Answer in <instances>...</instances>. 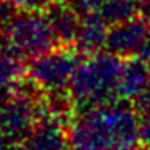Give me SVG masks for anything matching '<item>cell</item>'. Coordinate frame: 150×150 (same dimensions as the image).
<instances>
[{"mask_svg":"<svg viewBox=\"0 0 150 150\" xmlns=\"http://www.w3.org/2000/svg\"><path fill=\"white\" fill-rule=\"evenodd\" d=\"M68 136L79 150H134L140 140V120L127 100H113L84 110Z\"/></svg>","mask_w":150,"mask_h":150,"instance_id":"cell-1","label":"cell"},{"mask_svg":"<svg viewBox=\"0 0 150 150\" xmlns=\"http://www.w3.org/2000/svg\"><path fill=\"white\" fill-rule=\"evenodd\" d=\"M121 57L115 53H92L78 65L69 86V94L78 110H89L113 102L120 95L123 71Z\"/></svg>","mask_w":150,"mask_h":150,"instance_id":"cell-2","label":"cell"},{"mask_svg":"<svg viewBox=\"0 0 150 150\" xmlns=\"http://www.w3.org/2000/svg\"><path fill=\"white\" fill-rule=\"evenodd\" d=\"M79 60L66 49L49 52L31 58L28 65V74L36 87L49 94H63L69 89Z\"/></svg>","mask_w":150,"mask_h":150,"instance_id":"cell-3","label":"cell"},{"mask_svg":"<svg viewBox=\"0 0 150 150\" xmlns=\"http://www.w3.org/2000/svg\"><path fill=\"white\" fill-rule=\"evenodd\" d=\"M4 33L21 57L34 58L42 55L52 50L57 42V36L47 16H42L37 11L23 10V13H18L11 20Z\"/></svg>","mask_w":150,"mask_h":150,"instance_id":"cell-4","label":"cell"},{"mask_svg":"<svg viewBox=\"0 0 150 150\" xmlns=\"http://www.w3.org/2000/svg\"><path fill=\"white\" fill-rule=\"evenodd\" d=\"M39 118V103L28 92L13 94L0 113V137L8 142L28 139Z\"/></svg>","mask_w":150,"mask_h":150,"instance_id":"cell-5","label":"cell"},{"mask_svg":"<svg viewBox=\"0 0 150 150\" xmlns=\"http://www.w3.org/2000/svg\"><path fill=\"white\" fill-rule=\"evenodd\" d=\"M149 29L150 21H147L144 16H136L123 23L113 24L108 29L105 47L108 52L118 57H137Z\"/></svg>","mask_w":150,"mask_h":150,"instance_id":"cell-6","label":"cell"},{"mask_svg":"<svg viewBox=\"0 0 150 150\" xmlns=\"http://www.w3.org/2000/svg\"><path fill=\"white\" fill-rule=\"evenodd\" d=\"M107 21L103 20L98 11H91L84 13L79 20V28L74 37V47L76 52L81 55H92L97 53L102 47L107 45Z\"/></svg>","mask_w":150,"mask_h":150,"instance_id":"cell-7","label":"cell"},{"mask_svg":"<svg viewBox=\"0 0 150 150\" xmlns=\"http://www.w3.org/2000/svg\"><path fill=\"white\" fill-rule=\"evenodd\" d=\"M69 136L62 127V121L53 116H42L26 139L28 150H69Z\"/></svg>","mask_w":150,"mask_h":150,"instance_id":"cell-8","label":"cell"},{"mask_svg":"<svg viewBox=\"0 0 150 150\" xmlns=\"http://www.w3.org/2000/svg\"><path fill=\"white\" fill-rule=\"evenodd\" d=\"M150 86V66L145 60L131 58L123 65L120 79V97L124 100H134Z\"/></svg>","mask_w":150,"mask_h":150,"instance_id":"cell-9","label":"cell"},{"mask_svg":"<svg viewBox=\"0 0 150 150\" xmlns=\"http://www.w3.org/2000/svg\"><path fill=\"white\" fill-rule=\"evenodd\" d=\"M45 13L47 20L57 36V40L62 44L74 42L76 33L79 28V20H81V16H78V11H74L69 5L62 2V4H52Z\"/></svg>","mask_w":150,"mask_h":150,"instance_id":"cell-10","label":"cell"},{"mask_svg":"<svg viewBox=\"0 0 150 150\" xmlns=\"http://www.w3.org/2000/svg\"><path fill=\"white\" fill-rule=\"evenodd\" d=\"M21 58L23 57L13 47L8 36L0 33V87L13 89L20 81L24 73Z\"/></svg>","mask_w":150,"mask_h":150,"instance_id":"cell-11","label":"cell"},{"mask_svg":"<svg viewBox=\"0 0 150 150\" xmlns=\"http://www.w3.org/2000/svg\"><path fill=\"white\" fill-rule=\"evenodd\" d=\"M98 13L108 24L113 26L136 18V15L139 13V4H136V0H105Z\"/></svg>","mask_w":150,"mask_h":150,"instance_id":"cell-12","label":"cell"},{"mask_svg":"<svg viewBox=\"0 0 150 150\" xmlns=\"http://www.w3.org/2000/svg\"><path fill=\"white\" fill-rule=\"evenodd\" d=\"M18 5L15 0H0V31H5V28L11 23L18 15Z\"/></svg>","mask_w":150,"mask_h":150,"instance_id":"cell-13","label":"cell"},{"mask_svg":"<svg viewBox=\"0 0 150 150\" xmlns=\"http://www.w3.org/2000/svg\"><path fill=\"white\" fill-rule=\"evenodd\" d=\"M62 2L69 5L79 15H84V13H91V11H98L105 0H62Z\"/></svg>","mask_w":150,"mask_h":150,"instance_id":"cell-14","label":"cell"},{"mask_svg":"<svg viewBox=\"0 0 150 150\" xmlns=\"http://www.w3.org/2000/svg\"><path fill=\"white\" fill-rule=\"evenodd\" d=\"M140 142L150 147V110L144 111L140 120Z\"/></svg>","mask_w":150,"mask_h":150,"instance_id":"cell-15","label":"cell"},{"mask_svg":"<svg viewBox=\"0 0 150 150\" xmlns=\"http://www.w3.org/2000/svg\"><path fill=\"white\" fill-rule=\"evenodd\" d=\"M137 57L142 58V60H145L147 63H150V29H149V33H147L145 40H144V44H142V47H140L139 55Z\"/></svg>","mask_w":150,"mask_h":150,"instance_id":"cell-16","label":"cell"},{"mask_svg":"<svg viewBox=\"0 0 150 150\" xmlns=\"http://www.w3.org/2000/svg\"><path fill=\"white\" fill-rule=\"evenodd\" d=\"M11 91L13 89H5V87H0V113H2V110L5 108V105L8 103V100L11 98Z\"/></svg>","mask_w":150,"mask_h":150,"instance_id":"cell-17","label":"cell"},{"mask_svg":"<svg viewBox=\"0 0 150 150\" xmlns=\"http://www.w3.org/2000/svg\"><path fill=\"white\" fill-rule=\"evenodd\" d=\"M139 13L147 21H150V0H140L139 4Z\"/></svg>","mask_w":150,"mask_h":150,"instance_id":"cell-18","label":"cell"},{"mask_svg":"<svg viewBox=\"0 0 150 150\" xmlns=\"http://www.w3.org/2000/svg\"><path fill=\"white\" fill-rule=\"evenodd\" d=\"M73 150H79V149H74V147H73Z\"/></svg>","mask_w":150,"mask_h":150,"instance_id":"cell-19","label":"cell"}]
</instances>
